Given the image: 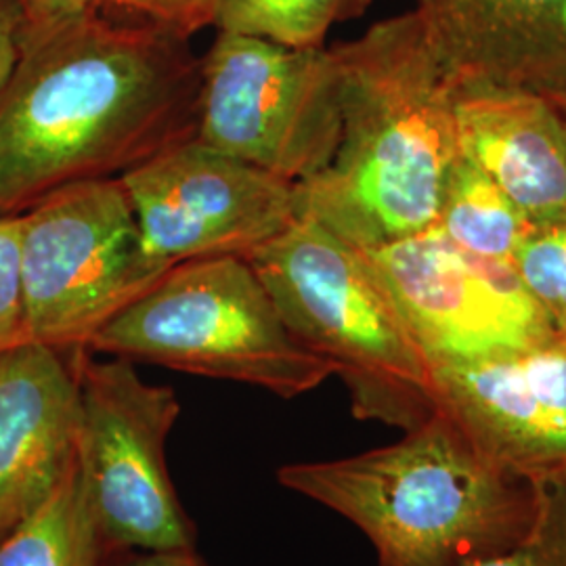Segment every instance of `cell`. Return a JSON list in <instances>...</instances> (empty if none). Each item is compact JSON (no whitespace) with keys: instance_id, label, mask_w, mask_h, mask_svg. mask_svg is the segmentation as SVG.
<instances>
[{"instance_id":"obj_1","label":"cell","mask_w":566,"mask_h":566,"mask_svg":"<svg viewBox=\"0 0 566 566\" xmlns=\"http://www.w3.org/2000/svg\"><path fill=\"white\" fill-rule=\"evenodd\" d=\"M160 21L88 9L20 36L0 91V217L196 137L202 60Z\"/></svg>"},{"instance_id":"obj_2","label":"cell","mask_w":566,"mask_h":566,"mask_svg":"<svg viewBox=\"0 0 566 566\" xmlns=\"http://www.w3.org/2000/svg\"><path fill=\"white\" fill-rule=\"evenodd\" d=\"M340 139L324 170L296 185L301 217L371 250L437 224L460 158L455 76L418 11L332 49Z\"/></svg>"},{"instance_id":"obj_3","label":"cell","mask_w":566,"mask_h":566,"mask_svg":"<svg viewBox=\"0 0 566 566\" xmlns=\"http://www.w3.org/2000/svg\"><path fill=\"white\" fill-rule=\"evenodd\" d=\"M277 481L359 526L378 566L476 565L525 537L542 497V481L493 460L441 409L392 446L283 465Z\"/></svg>"},{"instance_id":"obj_4","label":"cell","mask_w":566,"mask_h":566,"mask_svg":"<svg viewBox=\"0 0 566 566\" xmlns=\"http://www.w3.org/2000/svg\"><path fill=\"white\" fill-rule=\"evenodd\" d=\"M245 261L287 329L343 378L359 420L411 430L437 411L430 365L359 248L301 217Z\"/></svg>"},{"instance_id":"obj_5","label":"cell","mask_w":566,"mask_h":566,"mask_svg":"<svg viewBox=\"0 0 566 566\" xmlns=\"http://www.w3.org/2000/svg\"><path fill=\"white\" fill-rule=\"evenodd\" d=\"M128 361L259 386L282 399L315 390L334 367L283 324L261 277L242 256L175 264L88 346Z\"/></svg>"},{"instance_id":"obj_6","label":"cell","mask_w":566,"mask_h":566,"mask_svg":"<svg viewBox=\"0 0 566 566\" xmlns=\"http://www.w3.org/2000/svg\"><path fill=\"white\" fill-rule=\"evenodd\" d=\"M170 269L147 252L118 177L61 187L21 214L28 340L65 357L86 350Z\"/></svg>"},{"instance_id":"obj_7","label":"cell","mask_w":566,"mask_h":566,"mask_svg":"<svg viewBox=\"0 0 566 566\" xmlns=\"http://www.w3.org/2000/svg\"><path fill=\"white\" fill-rule=\"evenodd\" d=\"M74 365L82 479L105 549L196 547V526L181 506L166 464V441L181 403L170 386L145 382L128 359Z\"/></svg>"},{"instance_id":"obj_8","label":"cell","mask_w":566,"mask_h":566,"mask_svg":"<svg viewBox=\"0 0 566 566\" xmlns=\"http://www.w3.org/2000/svg\"><path fill=\"white\" fill-rule=\"evenodd\" d=\"M196 139L283 181L319 175L340 139L334 51L219 32L202 57Z\"/></svg>"},{"instance_id":"obj_9","label":"cell","mask_w":566,"mask_h":566,"mask_svg":"<svg viewBox=\"0 0 566 566\" xmlns=\"http://www.w3.org/2000/svg\"><path fill=\"white\" fill-rule=\"evenodd\" d=\"M361 252L430 369L560 340L512 266L468 254L437 224Z\"/></svg>"},{"instance_id":"obj_10","label":"cell","mask_w":566,"mask_h":566,"mask_svg":"<svg viewBox=\"0 0 566 566\" xmlns=\"http://www.w3.org/2000/svg\"><path fill=\"white\" fill-rule=\"evenodd\" d=\"M118 179L147 252L168 266L208 256L248 259L301 219L296 182L196 137Z\"/></svg>"},{"instance_id":"obj_11","label":"cell","mask_w":566,"mask_h":566,"mask_svg":"<svg viewBox=\"0 0 566 566\" xmlns=\"http://www.w3.org/2000/svg\"><path fill=\"white\" fill-rule=\"evenodd\" d=\"M437 409L510 470L566 474V340L432 367Z\"/></svg>"},{"instance_id":"obj_12","label":"cell","mask_w":566,"mask_h":566,"mask_svg":"<svg viewBox=\"0 0 566 566\" xmlns=\"http://www.w3.org/2000/svg\"><path fill=\"white\" fill-rule=\"evenodd\" d=\"M81 397L72 359L36 343L0 355V542L76 455Z\"/></svg>"},{"instance_id":"obj_13","label":"cell","mask_w":566,"mask_h":566,"mask_svg":"<svg viewBox=\"0 0 566 566\" xmlns=\"http://www.w3.org/2000/svg\"><path fill=\"white\" fill-rule=\"evenodd\" d=\"M458 149L497 182L528 223L566 217V122L544 95L458 82Z\"/></svg>"},{"instance_id":"obj_14","label":"cell","mask_w":566,"mask_h":566,"mask_svg":"<svg viewBox=\"0 0 566 566\" xmlns=\"http://www.w3.org/2000/svg\"><path fill=\"white\" fill-rule=\"evenodd\" d=\"M458 82L566 93V0H418Z\"/></svg>"},{"instance_id":"obj_15","label":"cell","mask_w":566,"mask_h":566,"mask_svg":"<svg viewBox=\"0 0 566 566\" xmlns=\"http://www.w3.org/2000/svg\"><path fill=\"white\" fill-rule=\"evenodd\" d=\"M103 554L76 447L53 493L0 542V566H102Z\"/></svg>"},{"instance_id":"obj_16","label":"cell","mask_w":566,"mask_h":566,"mask_svg":"<svg viewBox=\"0 0 566 566\" xmlns=\"http://www.w3.org/2000/svg\"><path fill=\"white\" fill-rule=\"evenodd\" d=\"M437 227L468 254L512 266L528 219L497 182L460 156L447 177Z\"/></svg>"},{"instance_id":"obj_17","label":"cell","mask_w":566,"mask_h":566,"mask_svg":"<svg viewBox=\"0 0 566 566\" xmlns=\"http://www.w3.org/2000/svg\"><path fill=\"white\" fill-rule=\"evenodd\" d=\"M371 0H214L219 32L252 36L290 49H319L338 21L364 15Z\"/></svg>"},{"instance_id":"obj_18","label":"cell","mask_w":566,"mask_h":566,"mask_svg":"<svg viewBox=\"0 0 566 566\" xmlns=\"http://www.w3.org/2000/svg\"><path fill=\"white\" fill-rule=\"evenodd\" d=\"M512 269L566 340V217L528 223Z\"/></svg>"},{"instance_id":"obj_19","label":"cell","mask_w":566,"mask_h":566,"mask_svg":"<svg viewBox=\"0 0 566 566\" xmlns=\"http://www.w3.org/2000/svg\"><path fill=\"white\" fill-rule=\"evenodd\" d=\"M18 4L20 36L41 32L88 9H116L130 15H142L193 36L212 25L214 11V0H18Z\"/></svg>"},{"instance_id":"obj_20","label":"cell","mask_w":566,"mask_h":566,"mask_svg":"<svg viewBox=\"0 0 566 566\" xmlns=\"http://www.w3.org/2000/svg\"><path fill=\"white\" fill-rule=\"evenodd\" d=\"M472 566H566V474L542 481L535 523L521 542Z\"/></svg>"},{"instance_id":"obj_21","label":"cell","mask_w":566,"mask_h":566,"mask_svg":"<svg viewBox=\"0 0 566 566\" xmlns=\"http://www.w3.org/2000/svg\"><path fill=\"white\" fill-rule=\"evenodd\" d=\"M21 214L0 217V355L28 340L20 277Z\"/></svg>"},{"instance_id":"obj_22","label":"cell","mask_w":566,"mask_h":566,"mask_svg":"<svg viewBox=\"0 0 566 566\" xmlns=\"http://www.w3.org/2000/svg\"><path fill=\"white\" fill-rule=\"evenodd\" d=\"M102 566H210L196 547L181 549H105Z\"/></svg>"},{"instance_id":"obj_23","label":"cell","mask_w":566,"mask_h":566,"mask_svg":"<svg viewBox=\"0 0 566 566\" xmlns=\"http://www.w3.org/2000/svg\"><path fill=\"white\" fill-rule=\"evenodd\" d=\"M20 23L18 0H0V91L20 60Z\"/></svg>"},{"instance_id":"obj_24","label":"cell","mask_w":566,"mask_h":566,"mask_svg":"<svg viewBox=\"0 0 566 566\" xmlns=\"http://www.w3.org/2000/svg\"><path fill=\"white\" fill-rule=\"evenodd\" d=\"M549 102L554 103V107L560 112V116H563L566 122V93L558 95V97H554V99H549Z\"/></svg>"}]
</instances>
